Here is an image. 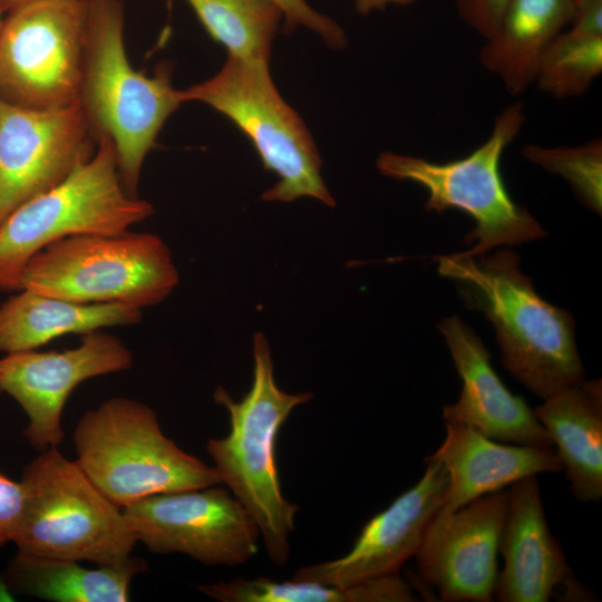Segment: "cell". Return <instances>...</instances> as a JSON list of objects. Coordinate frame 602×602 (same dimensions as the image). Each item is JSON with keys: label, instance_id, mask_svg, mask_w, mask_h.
<instances>
[{"label": "cell", "instance_id": "obj_14", "mask_svg": "<svg viewBox=\"0 0 602 602\" xmlns=\"http://www.w3.org/2000/svg\"><path fill=\"white\" fill-rule=\"evenodd\" d=\"M508 489L483 495L430 522L417 553L418 576L441 601L488 602L497 580V554Z\"/></svg>", "mask_w": 602, "mask_h": 602}, {"label": "cell", "instance_id": "obj_1", "mask_svg": "<svg viewBox=\"0 0 602 602\" xmlns=\"http://www.w3.org/2000/svg\"><path fill=\"white\" fill-rule=\"evenodd\" d=\"M436 260L465 304L492 322L505 368L532 394L546 399L584 380L572 314L537 294L518 254L504 247L488 256Z\"/></svg>", "mask_w": 602, "mask_h": 602}, {"label": "cell", "instance_id": "obj_8", "mask_svg": "<svg viewBox=\"0 0 602 602\" xmlns=\"http://www.w3.org/2000/svg\"><path fill=\"white\" fill-rule=\"evenodd\" d=\"M154 214V206L124 188L114 144L94 154L65 181L16 208L0 224V291L20 290L29 260L45 246L76 234H118Z\"/></svg>", "mask_w": 602, "mask_h": 602}, {"label": "cell", "instance_id": "obj_18", "mask_svg": "<svg viewBox=\"0 0 602 602\" xmlns=\"http://www.w3.org/2000/svg\"><path fill=\"white\" fill-rule=\"evenodd\" d=\"M446 436L430 455L448 473V486L436 515L444 516L518 479L563 470L552 447L503 445L474 428L446 423Z\"/></svg>", "mask_w": 602, "mask_h": 602}, {"label": "cell", "instance_id": "obj_16", "mask_svg": "<svg viewBox=\"0 0 602 602\" xmlns=\"http://www.w3.org/2000/svg\"><path fill=\"white\" fill-rule=\"evenodd\" d=\"M438 329L463 383L458 400L443 408L445 423L466 425L505 443L552 447L533 409L504 386L491 365L488 350L474 330L458 315L441 319Z\"/></svg>", "mask_w": 602, "mask_h": 602}, {"label": "cell", "instance_id": "obj_34", "mask_svg": "<svg viewBox=\"0 0 602 602\" xmlns=\"http://www.w3.org/2000/svg\"><path fill=\"white\" fill-rule=\"evenodd\" d=\"M3 12H4V11L0 8V28H1V25H2V20H3V19H2V13H3Z\"/></svg>", "mask_w": 602, "mask_h": 602}, {"label": "cell", "instance_id": "obj_28", "mask_svg": "<svg viewBox=\"0 0 602 602\" xmlns=\"http://www.w3.org/2000/svg\"><path fill=\"white\" fill-rule=\"evenodd\" d=\"M509 0H455L460 19L484 39L495 30Z\"/></svg>", "mask_w": 602, "mask_h": 602}, {"label": "cell", "instance_id": "obj_19", "mask_svg": "<svg viewBox=\"0 0 602 602\" xmlns=\"http://www.w3.org/2000/svg\"><path fill=\"white\" fill-rule=\"evenodd\" d=\"M556 446L570 489L581 502L602 497V394L601 381L569 386L533 409Z\"/></svg>", "mask_w": 602, "mask_h": 602}, {"label": "cell", "instance_id": "obj_11", "mask_svg": "<svg viewBox=\"0 0 602 602\" xmlns=\"http://www.w3.org/2000/svg\"><path fill=\"white\" fill-rule=\"evenodd\" d=\"M137 542L154 554L179 553L206 565L237 566L259 550V526L225 487L161 493L123 507Z\"/></svg>", "mask_w": 602, "mask_h": 602}, {"label": "cell", "instance_id": "obj_22", "mask_svg": "<svg viewBox=\"0 0 602 602\" xmlns=\"http://www.w3.org/2000/svg\"><path fill=\"white\" fill-rule=\"evenodd\" d=\"M147 570L144 559L84 567L80 562L18 552L2 572L14 594L51 602H127L133 579Z\"/></svg>", "mask_w": 602, "mask_h": 602}, {"label": "cell", "instance_id": "obj_13", "mask_svg": "<svg viewBox=\"0 0 602 602\" xmlns=\"http://www.w3.org/2000/svg\"><path fill=\"white\" fill-rule=\"evenodd\" d=\"M133 363L132 351L119 338L98 330L82 334L71 349L7 353L0 358V392L26 412L22 434L33 449L42 452L61 444V415L78 385L127 370Z\"/></svg>", "mask_w": 602, "mask_h": 602}, {"label": "cell", "instance_id": "obj_20", "mask_svg": "<svg viewBox=\"0 0 602 602\" xmlns=\"http://www.w3.org/2000/svg\"><path fill=\"white\" fill-rule=\"evenodd\" d=\"M575 0H509L479 52L483 66L518 96L535 81L540 61L567 26Z\"/></svg>", "mask_w": 602, "mask_h": 602}, {"label": "cell", "instance_id": "obj_33", "mask_svg": "<svg viewBox=\"0 0 602 602\" xmlns=\"http://www.w3.org/2000/svg\"><path fill=\"white\" fill-rule=\"evenodd\" d=\"M35 0H0V8L3 11H9L10 9L21 6L27 2H31Z\"/></svg>", "mask_w": 602, "mask_h": 602}, {"label": "cell", "instance_id": "obj_4", "mask_svg": "<svg viewBox=\"0 0 602 602\" xmlns=\"http://www.w3.org/2000/svg\"><path fill=\"white\" fill-rule=\"evenodd\" d=\"M72 440L77 464L122 508L154 494L222 484L213 466L165 436L155 411L135 399L114 397L86 411Z\"/></svg>", "mask_w": 602, "mask_h": 602}, {"label": "cell", "instance_id": "obj_26", "mask_svg": "<svg viewBox=\"0 0 602 602\" xmlns=\"http://www.w3.org/2000/svg\"><path fill=\"white\" fill-rule=\"evenodd\" d=\"M522 154L531 163L567 181L577 200L591 211L601 214V138L580 146L545 147L528 144L522 148Z\"/></svg>", "mask_w": 602, "mask_h": 602}, {"label": "cell", "instance_id": "obj_5", "mask_svg": "<svg viewBox=\"0 0 602 602\" xmlns=\"http://www.w3.org/2000/svg\"><path fill=\"white\" fill-rule=\"evenodd\" d=\"M22 514L13 537L18 552L119 565L137 540L122 507L58 447L39 452L21 474Z\"/></svg>", "mask_w": 602, "mask_h": 602}, {"label": "cell", "instance_id": "obj_21", "mask_svg": "<svg viewBox=\"0 0 602 602\" xmlns=\"http://www.w3.org/2000/svg\"><path fill=\"white\" fill-rule=\"evenodd\" d=\"M142 309L125 303H78L20 289L0 304V351L36 350L67 333L133 326Z\"/></svg>", "mask_w": 602, "mask_h": 602}, {"label": "cell", "instance_id": "obj_12", "mask_svg": "<svg viewBox=\"0 0 602 602\" xmlns=\"http://www.w3.org/2000/svg\"><path fill=\"white\" fill-rule=\"evenodd\" d=\"M96 146L78 103L29 109L0 99V224L20 205L65 181Z\"/></svg>", "mask_w": 602, "mask_h": 602}, {"label": "cell", "instance_id": "obj_29", "mask_svg": "<svg viewBox=\"0 0 602 602\" xmlns=\"http://www.w3.org/2000/svg\"><path fill=\"white\" fill-rule=\"evenodd\" d=\"M22 506L23 491L20 482L0 472V547L13 541Z\"/></svg>", "mask_w": 602, "mask_h": 602}, {"label": "cell", "instance_id": "obj_32", "mask_svg": "<svg viewBox=\"0 0 602 602\" xmlns=\"http://www.w3.org/2000/svg\"><path fill=\"white\" fill-rule=\"evenodd\" d=\"M13 593L8 588L2 573H0V601H12Z\"/></svg>", "mask_w": 602, "mask_h": 602}, {"label": "cell", "instance_id": "obj_23", "mask_svg": "<svg viewBox=\"0 0 602 602\" xmlns=\"http://www.w3.org/2000/svg\"><path fill=\"white\" fill-rule=\"evenodd\" d=\"M197 590L221 602H409L411 586L399 573L369 579L349 586L309 581L276 582L265 576L235 577L200 584Z\"/></svg>", "mask_w": 602, "mask_h": 602}, {"label": "cell", "instance_id": "obj_10", "mask_svg": "<svg viewBox=\"0 0 602 602\" xmlns=\"http://www.w3.org/2000/svg\"><path fill=\"white\" fill-rule=\"evenodd\" d=\"M87 0H35L8 11L0 28V99L29 109L78 103Z\"/></svg>", "mask_w": 602, "mask_h": 602}, {"label": "cell", "instance_id": "obj_3", "mask_svg": "<svg viewBox=\"0 0 602 602\" xmlns=\"http://www.w3.org/2000/svg\"><path fill=\"white\" fill-rule=\"evenodd\" d=\"M252 355V386L241 400L222 386L213 392L214 401L229 414L230 431L222 438H208L206 450L221 483L255 520L270 561L283 566L300 508L282 493L276 438L292 410L310 401L312 394L279 388L270 344L262 332L253 337Z\"/></svg>", "mask_w": 602, "mask_h": 602}, {"label": "cell", "instance_id": "obj_17", "mask_svg": "<svg viewBox=\"0 0 602 602\" xmlns=\"http://www.w3.org/2000/svg\"><path fill=\"white\" fill-rule=\"evenodd\" d=\"M498 553L504 566L494 598L501 602H546L560 585L579 592L562 546L548 528L537 475L511 485Z\"/></svg>", "mask_w": 602, "mask_h": 602}, {"label": "cell", "instance_id": "obj_15", "mask_svg": "<svg viewBox=\"0 0 602 602\" xmlns=\"http://www.w3.org/2000/svg\"><path fill=\"white\" fill-rule=\"evenodd\" d=\"M447 486L448 473L443 463L427 457L421 478L365 524L347 554L301 567L292 580L349 586L399 573L420 547Z\"/></svg>", "mask_w": 602, "mask_h": 602}, {"label": "cell", "instance_id": "obj_9", "mask_svg": "<svg viewBox=\"0 0 602 602\" xmlns=\"http://www.w3.org/2000/svg\"><path fill=\"white\" fill-rule=\"evenodd\" d=\"M178 271L167 244L152 233L76 234L37 252L20 289L78 303H125L139 309L163 302Z\"/></svg>", "mask_w": 602, "mask_h": 602}, {"label": "cell", "instance_id": "obj_2", "mask_svg": "<svg viewBox=\"0 0 602 602\" xmlns=\"http://www.w3.org/2000/svg\"><path fill=\"white\" fill-rule=\"evenodd\" d=\"M124 0H87L78 104L98 142L114 144L126 192L137 197L143 163L168 117L184 103L172 69L145 76L130 65L124 42Z\"/></svg>", "mask_w": 602, "mask_h": 602}, {"label": "cell", "instance_id": "obj_6", "mask_svg": "<svg viewBox=\"0 0 602 602\" xmlns=\"http://www.w3.org/2000/svg\"><path fill=\"white\" fill-rule=\"evenodd\" d=\"M525 120L524 104L516 101L497 115L487 139L462 158L435 163L383 152L377 157L376 166L383 176L424 187L428 193L427 211L440 213L455 208L475 221L465 240L474 245L459 252L460 255L477 258L497 246L535 241L546 236V231L512 200L501 174L503 153Z\"/></svg>", "mask_w": 602, "mask_h": 602}, {"label": "cell", "instance_id": "obj_7", "mask_svg": "<svg viewBox=\"0 0 602 602\" xmlns=\"http://www.w3.org/2000/svg\"><path fill=\"white\" fill-rule=\"evenodd\" d=\"M182 98L214 108L252 142L264 168L279 177L262 194L263 201L312 197L336 206L321 175L318 147L302 118L276 89L268 62L229 55L217 74L183 89Z\"/></svg>", "mask_w": 602, "mask_h": 602}, {"label": "cell", "instance_id": "obj_30", "mask_svg": "<svg viewBox=\"0 0 602 602\" xmlns=\"http://www.w3.org/2000/svg\"><path fill=\"white\" fill-rule=\"evenodd\" d=\"M571 29L602 35V0H575Z\"/></svg>", "mask_w": 602, "mask_h": 602}, {"label": "cell", "instance_id": "obj_27", "mask_svg": "<svg viewBox=\"0 0 602 602\" xmlns=\"http://www.w3.org/2000/svg\"><path fill=\"white\" fill-rule=\"evenodd\" d=\"M281 9L289 30L302 26L315 32L332 49L347 46L344 30L331 18L314 10L305 0H273Z\"/></svg>", "mask_w": 602, "mask_h": 602}, {"label": "cell", "instance_id": "obj_24", "mask_svg": "<svg viewBox=\"0 0 602 602\" xmlns=\"http://www.w3.org/2000/svg\"><path fill=\"white\" fill-rule=\"evenodd\" d=\"M229 55L268 62L283 13L273 0H186Z\"/></svg>", "mask_w": 602, "mask_h": 602}, {"label": "cell", "instance_id": "obj_31", "mask_svg": "<svg viewBox=\"0 0 602 602\" xmlns=\"http://www.w3.org/2000/svg\"><path fill=\"white\" fill-rule=\"evenodd\" d=\"M355 8L360 14L385 10L389 6H409L417 0H353Z\"/></svg>", "mask_w": 602, "mask_h": 602}, {"label": "cell", "instance_id": "obj_25", "mask_svg": "<svg viewBox=\"0 0 602 602\" xmlns=\"http://www.w3.org/2000/svg\"><path fill=\"white\" fill-rule=\"evenodd\" d=\"M602 71V35L570 29L543 55L535 81L546 94L571 98L584 94Z\"/></svg>", "mask_w": 602, "mask_h": 602}]
</instances>
